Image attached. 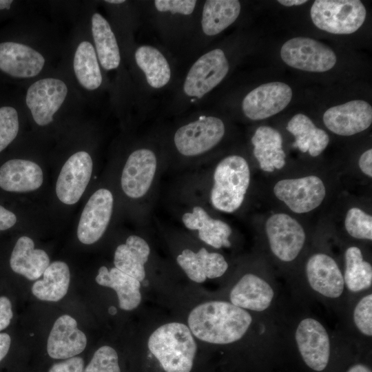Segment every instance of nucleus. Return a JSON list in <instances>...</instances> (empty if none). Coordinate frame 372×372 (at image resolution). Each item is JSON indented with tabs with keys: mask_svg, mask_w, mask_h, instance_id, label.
Returning <instances> with one entry per match:
<instances>
[{
	"mask_svg": "<svg viewBox=\"0 0 372 372\" xmlns=\"http://www.w3.org/2000/svg\"><path fill=\"white\" fill-rule=\"evenodd\" d=\"M251 322L247 311L225 301L200 304L192 310L187 320L194 335L202 341L218 344L240 340Z\"/></svg>",
	"mask_w": 372,
	"mask_h": 372,
	"instance_id": "nucleus-1",
	"label": "nucleus"
},
{
	"mask_svg": "<svg viewBox=\"0 0 372 372\" xmlns=\"http://www.w3.org/2000/svg\"><path fill=\"white\" fill-rule=\"evenodd\" d=\"M148 348L165 372H190L197 346L192 333L180 322L165 324L149 336Z\"/></svg>",
	"mask_w": 372,
	"mask_h": 372,
	"instance_id": "nucleus-2",
	"label": "nucleus"
},
{
	"mask_svg": "<svg viewBox=\"0 0 372 372\" xmlns=\"http://www.w3.org/2000/svg\"><path fill=\"white\" fill-rule=\"evenodd\" d=\"M250 182V171L242 156L231 155L223 158L214 173L211 192L213 206L221 211L231 213L242 205Z\"/></svg>",
	"mask_w": 372,
	"mask_h": 372,
	"instance_id": "nucleus-3",
	"label": "nucleus"
},
{
	"mask_svg": "<svg viewBox=\"0 0 372 372\" xmlns=\"http://www.w3.org/2000/svg\"><path fill=\"white\" fill-rule=\"evenodd\" d=\"M310 14L319 29L332 34H349L363 24L366 9L358 0H316Z\"/></svg>",
	"mask_w": 372,
	"mask_h": 372,
	"instance_id": "nucleus-4",
	"label": "nucleus"
},
{
	"mask_svg": "<svg viewBox=\"0 0 372 372\" xmlns=\"http://www.w3.org/2000/svg\"><path fill=\"white\" fill-rule=\"evenodd\" d=\"M282 60L301 70L324 72L336 63L335 52L324 43L308 37H298L287 41L280 50Z\"/></svg>",
	"mask_w": 372,
	"mask_h": 372,
	"instance_id": "nucleus-5",
	"label": "nucleus"
},
{
	"mask_svg": "<svg viewBox=\"0 0 372 372\" xmlns=\"http://www.w3.org/2000/svg\"><path fill=\"white\" fill-rule=\"evenodd\" d=\"M225 132V125L220 118L203 116L178 128L174 136V144L182 155L196 156L216 146Z\"/></svg>",
	"mask_w": 372,
	"mask_h": 372,
	"instance_id": "nucleus-6",
	"label": "nucleus"
},
{
	"mask_svg": "<svg viewBox=\"0 0 372 372\" xmlns=\"http://www.w3.org/2000/svg\"><path fill=\"white\" fill-rule=\"evenodd\" d=\"M229 68L228 61L221 49L205 53L191 67L183 85L185 94L201 98L223 80Z\"/></svg>",
	"mask_w": 372,
	"mask_h": 372,
	"instance_id": "nucleus-7",
	"label": "nucleus"
},
{
	"mask_svg": "<svg viewBox=\"0 0 372 372\" xmlns=\"http://www.w3.org/2000/svg\"><path fill=\"white\" fill-rule=\"evenodd\" d=\"M275 196L295 213L309 212L323 201L326 190L322 180L316 176L283 179L273 187Z\"/></svg>",
	"mask_w": 372,
	"mask_h": 372,
	"instance_id": "nucleus-8",
	"label": "nucleus"
},
{
	"mask_svg": "<svg viewBox=\"0 0 372 372\" xmlns=\"http://www.w3.org/2000/svg\"><path fill=\"white\" fill-rule=\"evenodd\" d=\"M265 229L270 248L276 257L290 262L298 256L305 241V233L296 219L286 214H276L268 218Z\"/></svg>",
	"mask_w": 372,
	"mask_h": 372,
	"instance_id": "nucleus-9",
	"label": "nucleus"
},
{
	"mask_svg": "<svg viewBox=\"0 0 372 372\" xmlns=\"http://www.w3.org/2000/svg\"><path fill=\"white\" fill-rule=\"evenodd\" d=\"M292 98V90L282 82H270L259 85L244 98L242 109L254 121L262 120L284 110Z\"/></svg>",
	"mask_w": 372,
	"mask_h": 372,
	"instance_id": "nucleus-10",
	"label": "nucleus"
},
{
	"mask_svg": "<svg viewBox=\"0 0 372 372\" xmlns=\"http://www.w3.org/2000/svg\"><path fill=\"white\" fill-rule=\"evenodd\" d=\"M67 93L68 87L60 79H43L32 84L27 91L25 102L34 121L41 126L51 123Z\"/></svg>",
	"mask_w": 372,
	"mask_h": 372,
	"instance_id": "nucleus-11",
	"label": "nucleus"
},
{
	"mask_svg": "<svg viewBox=\"0 0 372 372\" xmlns=\"http://www.w3.org/2000/svg\"><path fill=\"white\" fill-rule=\"evenodd\" d=\"M113 196L107 189L96 191L87 202L80 218L77 236L90 245L99 240L106 230L113 209Z\"/></svg>",
	"mask_w": 372,
	"mask_h": 372,
	"instance_id": "nucleus-12",
	"label": "nucleus"
},
{
	"mask_svg": "<svg viewBox=\"0 0 372 372\" xmlns=\"http://www.w3.org/2000/svg\"><path fill=\"white\" fill-rule=\"evenodd\" d=\"M92 160L83 151L72 155L63 165L59 175L56 193L63 203L72 205L79 201L90 180Z\"/></svg>",
	"mask_w": 372,
	"mask_h": 372,
	"instance_id": "nucleus-13",
	"label": "nucleus"
},
{
	"mask_svg": "<svg viewBox=\"0 0 372 372\" xmlns=\"http://www.w3.org/2000/svg\"><path fill=\"white\" fill-rule=\"evenodd\" d=\"M296 340L308 366L316 371L327 367L330 356V341L321 323L313 318L302 320L296 329Z\"/></svg>",
	"mask_w": 372,
	"mask_h": 372,
	"instance_id": "nucleus-14",
	"label": "nucleus"
},
{
	"mask_svg": "<svg viewBox=\"0 0 372 372\" xmlns=\"http://www.w3.org/2000/svg\"><path fill=\"white\" fill-rule=\"evenodd\" d=\"M325 126L341 136H351L366 130L372 122V107L362 100H354L329 108L323 115Z\"/></svg>",
	"mask_w": 372,
	"mask_h": 372,
	"instance_id": "nucleus-15",
	"label": "nucleus"
},
{
	"mask_svg": "<svg viewBox=\"0 0 372 372\" xmlns=\"http://www.w3.org/2000/svg\"><path fill=\"white\" fill-rule=\"evenodd\" d=\"M157 167L155 154L149 149H138L128 157L121 176V187L130 198H139L149 190Z\"/></svg>",
	"mask_w": 372,
	"mask_h": 372,
	"instance_id": "nucleus-16",
	"label": "nucleus"
},
{
	"mask_svg": "<svg viewBox=\"0 0 372 372\" xmlns=\"http://www.w3.org/2000/svg\"><path fill=\"white\" fill-rule=\"evenodd\" d=\"M87 338L77 328V322L69 315L56 319L50 333L47 351L54 359H67L81 353L85 348Z\"/></svg>",
	"mask_w": 372,
	"mask_h": 372,
	"instance_id": "nucleus-17",
	"label": "nucleus"
},
{
	"mask_svg": "<svg viewBox=\"0 0 372 372\" xmlns=\"http://www.w3.org/2000/svg\"><path fill=\"white\" fill-rule=\"evenodd\" d=\"M44 64L43 56L26 45L11 41L0 43V70L12 76H35Z\"/></svg>",
	"mask_w": 372,
	"mask_h": 372,
	"instance_id": "nucleus-18",
	"label": "nucleus"
},
{
	"mask_svg": "<svg viewBox=\"0 0 372 372\" xmlns=\"http://www.w3.org/2000/svg\"><path fill=\"white\" fill-rule=\"evenodd\" d=\"M306 273L313 290L328 298L339 297L344 289V278L335 261L324 254L313 255L308 260Z\"/></svg>",
	"mask_w": 372,
	"mask_h": 372,
	"instance_id": "nucleus-19",
	"label": "nucleus"
},
{
	"mask_svg": "<svg viewBox=\"0 0 372 372\" xmlns=\"http://www.w3.org/2000/svg\"><path fill=\"white\" fill-rule=\"evenodd\" d=\"M176 261L188 278L196 282H203L208 278L222 276L228 268L223 256L210 253L205 248L198 252L186 249L177 256Z\"/></svg>",
	"mask_w": 372,
	"mask_h": 372,
	"instance_id": "nucleus-20",
	"label": "nucleus"
},
{
	"mask_svg": "<svg viewBox=\"0 0 372 372\" xmlns=\"http://www.w3.org/2000/svg\"><path fill=\"white\" fill-rule=\"evenodd\" d=\"M43 172L35 163L23 159H12L0 167V187L12 192H26L39 188L43 183Z\"/></svg>",
	"mask_w": 372,
	"mask_h": 372,
	"instance_id": "nucleus-21",
	"label": "nucleus"
},
{
	"mask_svg": "<svg viewBox=\"0 0 372 372\" xmlns=\"http://www.w3.org/2000/svg\"><path fill=\"white\" fill-rule=\"evenodd\" d=\"M274 296L271 286L260 277L247 273L230 292L231 304L242 309L262 311L267 309Z\"/></svg>",
	"mask_w": 372,
	"mask_h": 372,
	"instance_id": "nucleus-22",
	"label": "nucleus"
},
{
	"mask_svg": "<svg viewBox=\"0 0 372 372\" xmlns=\"http://www.w3.org/2000/svg\"><path fill=\"white\" fill-rule=\"evenodd\" d=\"M182 220L187 229L198 230L199 238L206 244L216 249L231 246L229 237L231 234V229L229 225L211 218L202 207H194L192 212L184 214Z\"/></svg>",
	"mask_w": 372,
	"mask_h": 372,
	"instance_id": "nucleus-23",
	"label": "nucleus"
},
{
	"mask_svg": "<svg viewBox=\"0 0 372 372\" xmlns=\"http://www.w3.org/2000/svg\"><path fill=\"white\" fill-rule=\"evenodd\" d=\"M10 265L15 273L30 280H34L43 276L50 265V258L45 251L34 249L33 240L24 236L17 241L10 256Z\"/></svg>",
	"mask_w": 372,
	"mask_h": 372,
	"instance_id": "nucleus-24",
	"label": "nucleus"
},
{
	"mask_svg": "<svg viewBox=\"0 0 372 372\" xmlns=\"http://www.w3.org/2000/svg\"><path fill=\"white\" fill-rule=\"evenodd\" d=\"M254 155L260 168L267 172L280 169L285 165L286 154L282 149V138L280 132L269 126H260L251 138Z\"/></svg>",
	"mask_w": 372,
	"mask_h": 372,
	"instance_id": "nucleus-25",
	"label": "nucleus"
},
{
	"mask_svg": "<svg viewBox=\"0 0 372 372\" xmlns=\"http://www.w3.org/2000/svg\"><path fill=\"white\" fill-rule=\"evenodd\" d=\"M96 281L101 286L116 291L119 307L123 310H133L141 303L140 282L116 267L108 270L105 266L101 267Z\"/></svg>",
	"mask_w": 372,
	"mask_h": 372,
	"instance_id": "nucleus-26",
	"label": "nucleus"
},
{
	"mask_svg": "<svg viewBox=\"0 0 372 372\" xmlns=\"http://www.w3.org/2000/svg\"><path fill=\"white\" fill-rule=\"evenodd\" d=\"M149 253V247L143 238L130 236L125 243L118 245L115 251V267L141 282L145 277L144 265Z\"/></svg>",
	"mask_w": 372,
	"mask_h": 372,
	"instance_id": "nucleus-27",
	"label": "nucleus"
},
{
	"mask_svg": "<svg viewBox=\"0 0 372 372\" xmlns=\"http://www.w3.org/2000/svg\"><path fill=\"white\" fill-rule=\"evenodd\" d=\"M287 130L295 136L293 147L302 152H309L311 156L320 155L329 142L328 134L316 127L313 121L303 114L294 115L288 122Z\"/></svg>",
	"mask_w": 372,
	"mask_h": 372,
	"instance_id": "nucleus-28",
	"label": "nucleus"
},
{
	"mask_svg": "<svg viewBox=\"0 0 372 372\" xmlns=\"http://www.w3.org/2000/svg\"><path fill=\"white\" fill-rule=\"evenodd\" d=\"M43 279L36 281L32 287L33 295L41 300L57 302L67 293L70 285V270L62 261L50 264L43 273Z\"/></svg>",
	"mask_w": 372,
	"mask_h": 372,
	"instance_id": "nucleus-29",
	"label": "nucleus"
},
{
	"mask_svg": "<svg viewBox=\"0 0 372 372\" xmlns=\"http://www.w3.org/2000/svg\"><path fill=\"white\" fill-rule=\"evenodd\" d=\"M240 8L237 0L206 1L201 19L203 32L208 36L219 34L237 19Z\"/></svg>",
	"mask_w": 372,
	"mask_h": 372,
	"instance_id": "nucleus-30",
	"label": "nucleus"
},
{
	"mask_svg": "<svg viewBox=\"0 0 372 372\" xmlns=\"http://www.w3.org/2000/svg\"><path fill=\"white\" fill-rule=\"evenodd\" d=\"M92 32L102 67L107 70L116 68L121 61L117 41L109 23L99 13L92 17Z\"/></svg>",
	"mask_w": 372,
	"mask_h": 372,
	"instance_id": "nucleus-31",
	"label": "nucleus"
},
{
	"mask_svg": "<svg viewBox=\"0 0 372 372\" xmlns=\"http://www.w3.org/2000/svg\"><path fill=\"white\" fill-rule=\"evenodd\" d=\"M135 60L151 87L161 88L169 81L171 71L169 63L156 48L149 45L139 47L135 52Z\"/></svg>",
	"mask_w": 372,
	"mask_h": 372,
	"instance_id": "nucleus-32",
	"label": "nucleus"
},
{
	"mask_svg": "<svg viewBox=\"0 0 372 372\" xmlns=\"http://www.w3.org/2000/svg\"><path fill=\"white\" fill-rule=\"evenodd\" d=\"M74 70L83 87L93 90L101 85V72L94 48L90 42L83 41L77 47L74 58Z\"/></svg>",
	"mask_w": 372,
	"mask_h": 372,
	"instance_id": "nucleus-33",
	"label": "nucleus"
},
{
	"mask_svg": "<svg viewBox=\"0 0 372 372\" xmlns=\"http://www.w3.org/2000/svg\"><path fill=\"white\" fill-rule=\"evenodd\" d=\"M344 282L351 291L366 289L372 284V267L363 260L362 254L357 247H351L345 251Z\"/></svg>",
	"mask_w": 372,
	"mask_h": 372,
	"instance_id": "nucleus-34",
	"label": "nucleus"
},
{
	"mask_svg": "<svg viewBox=\"0 0 372 372\" xmlns=\"http://www.w3.org/2000/svg\"><path fill=\"white\" fill-rule=\"evenodd\" d=\"M345 228L352 237L372 240V216L362 209L353 207L346 215Z\"/></svg>",
	"mask_w": 372,
	"mask_h": 372,
	"instance_id": "nucleus-35",
	"label": "nucleus"
},
{
	"mask_svg": "<svg viewBox=\"0 0 372 372\" xmlns=\"http://www.w3.org/2000/svg\"><path fill=\"white\" fill-rule=\"evenodd\" d=\"M83 372H121L117 353L109 346L100 347Z\"/></svg>",
	"mask_w": 372,
	"mask_h": 372,
	"instance_id": "nucleus-36",
	"label": "nucleus"
},
{
	"mask_svg": "<svg viewBox=\"0 0 372 372\" xmlns=\"http://www.w3.org/2000/svg\"><path fill=\"white\" fill-rule=\"evenodd\" d=\"M19 128L17 110L12 107H0V152L16 138Z\"/></svg>",
	"mask_w": 372,
	"mask_h": 372,
	"instance_id": "nucleus-37",
	"label": "nucleus"
},
{
	"mask_svg": "<svg viewBox=\"0 0 372 372\" xmlns=\"http://www.w3.org/2000/svg\"><path fill=\"white\" fill-rule=\"evenodd\" d=\"M353 320L358 329L364 335H372V295L363 297L353 311Z\"/></svg>",
	"mask_w": 372,
	"mask_h": 372,
	"instance_id": "nucleus-38",
	"label": "nucleus"
},
{
	"mask_svg": "<svg viewBox=\"0 0 372 372\" xmlns=\"http://www.w3.org/2000/svg\"><path fill=\"white\" fill-rule=\"evenodd\" d=\"M157 10L188 15L194 11L195 0H156L154 1Z\"/></svg>",
	"mask_w": 372,
	"mask_h": 372,
	"instance_id": "nucleus-39",
	"label": "nucleus"
},
{
	"mask_svg": "<svg viewBox=\"0 0 372 372\" xmlns=\"http://www.w3.org/2000/svg\"><path fill=\"white\" fill-rule=\"evenodd\" d=\"M84 361L81 357H72L66 360L56 363L49 372H83Z\"/></svg>",
	"mask_w": 372,
	"mask_h": 372,
	"instance_id": "nucleus-40",
	"label": "nucleus"
},
{
	"mask_svg": "<svg viewBox=\"0 0 372 372\" xmlns=\"http://www.w3.org/2000/svg\"><path fill=\"white\" fill-rule=\"evenodd\" d=\"M12 316L10 300L5 296L0 297V331L8 327Z\"/></svg>",
	"mask_w": 372,
	"mask_h": 372,
	"instance_id": "nucleus-41",
	"label": "nucleus"
},
{
	"mask_svg": "<svg viewBox=\"0 0 372 372\" xmlns=\"http://www.w3.org/2000/svg\"><path fill=\"white\" fill-rule=\"evenodd\" d=\"M17 222L15 214L0 205V230L8 229Z\"/></svg>",
	"mask_w": 372,
	"mask_h": 372,
	"instance_id": "nucleus-42",
	"label": "nucleus"
},
{
	"mask_svg": "<svg viewBox=\"0 0 372 372\" xmlns=\"http://www.w3.org/2000/svg\"><path fill=\"white\" fill-rule=\"evenodd\" d=\"M358 165L362 172L369 177H372V149L365 151L360 156Z\"/></svg>",
	"mask_w": 372,
	"mask_h": 372,
	"instance_id": "nucleus-43",
	"label": "nucleus"
},
{
	"mask_svg": "<svg viewBox=\"0 0 372 372\" xmlns=\"http://www.w3.org/2000/svg\"><path fill=\"white\" fill-rule=\"evenodd\" d=\"M10 342L11 339L8 333H0V362L8 353L10 349Z\"/></svg>",
	"mask_w": 372,
	"mask_h": 372,
	"instance_id": "nucleus-44",
	"label": "nucleus"
},
{
	"mask_svg": "<svg viewBox=\"0 0 372 372\" xmlns=\"http://www.w3.org/2000/svg\"><path fill=\"white\" fill-rule=\"evenodd\" d=\"M278 1L285 6H299L307 2V0H279Z\"/></svg>",
	"mask_w": 372,
	"mask_h": 372,
	"instance_id": "nucleus-45",
	"label": "nucleus"
},
{
	"mask_svg": "<svg viewBox=\"0 0 372 372\" xmlns=\"http://www.w3.org/2000/svg\"><path fill=\"white\" fill-rule=\"evenodd\" d=\"M347 372H371V370L364 364H358L350 368Z\"/></svg>",
	"mask_w": 372,
	"mask_h": 372,
	"instance_id": "nucleus-46",
	"label": "nucleus"
},
{
	"mask_svg": "<svg viewBox=\"0 0 372 372\" xmlns=\"http://www.w3.org/2000/svg\"><path fill=\"white\" fill-rule=\"evenodd\" d=\"M12 2V0H0V10L10 9Z\"/></svg>",
	"mask_w": 372,
	"mask_h": 372,
	"instance_id": "nucleus-47",
	"label": "nucleus"
},
{
	"mask_svg": "<svg viewBox=\"0 0 372 372\" xmlns=\"http://www.w3.org/2000/svg\"><path fill=\"white\" fill-rule=\"evenodd\" d=\"M125 1L124 0H107L105 1V2L109 3H124Z\"/></svg>",
	"mask_w": 372,
	"mask_h": 372,
	"instance_id": "nucleus-48",
	"label": "nucleus"
},
{
	"mask_svg": "<svg viewBox=\"0 0 372 372\" xmlns=\"http://www.w3.org/2000/svg\"><path fill=\"white\" fill-rule=\"evenodd\" d=\"M109 313L112 315H114L116 313V309L115 307H111L110 309H109Z\"/></svg>",
	"mask_w": 372,
	"mask_h": 372,
	"instance_id": "nucleus-49",
	"label": "nucleus"
}]
</instances>
